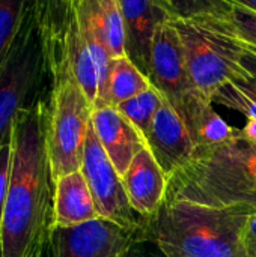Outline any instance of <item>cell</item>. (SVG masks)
I'll use <instances>...</instances> for the list:
<instances>
[{
    "instance_id": "obj_1",
    "label": "cell",
    "mask_w": 256,
    "mask_h": 257,
    "mask_svg": "<svg viewBox=\"0 0 256 257\" xmlns=\"http://www.w3.org/2000/svg\"><path fill=\"white\" fill-rule=\"evenodd\" d=\"M47 98L24 108L12 126V167L0 257H44L54 227V179L47 151Z\"/></svg>"
},
{
    "instance_id": "obj_2",
    "label": "cell",
    "mask_w": 256,
    "mask_h": 257,
    "mask_svg": "<svg viewBox=\"0 0 256 257\" xmlns=\"http://www.w3.org/2000/svg\"><path fill=\"white\" fill-rule=\"evenodd\" d=\"M166 199L256 214V143L235 130L226 142L196 148L169 176Z\"/></svg>"
},
{
    "instance_id": "obj_3",
    "label": "cell",
    "mask_w": 256,
    "mask_h": 257,
    "mask_svg": "<svg viewBox=\"0 0 256 257\" xmlns=\"http://www.w3.org/2000/svg\"><path fill=\"white\" fill-rule=\"evenodd\" d=\"M250 215L234 208L164 199L155 214L145 217L140 238L167 257H249L243 235Z\"/></svg>"
},
{
    "instance_id": "obj_4",
    "label": "cell",
    "mask_w": 256,
    "mask_h": 257,
    "mask_svg": "<svg viewBox=\"0 0 256 257\" xmlns=\"http://www.w3.org/2000/svg\"><path fill=\"white\" fill-rule=\"evenodd\" d=\"M170 21L180 33L192 84L201 95L213 101L225 84L252 77L243 65L238 42L217 17Z\"/></svg>"
},
{
    "instance_id": "obj_5",
    "label": "cell",
    "mask_w": 256,
    "mask_h": 257,
    "mask_svg": "<svg viewBox=\"0 0 256 257\" xmlns=\"http://www.w3.org/2000/svg\"><path fill=\"white\" fill-rule=\"evenodd\" d=\"M45 77L50 78L33 5L29 0L20 32L0 66V148L11 140L15 117L44 98Z\"/></svg>"
},
{
    "instance_id": "obj_6",
    "label": "cell",
    "mask_w": 256,
    "mask_h": 257,
    "mask_svg": "<svg viewBox=\"0 0 256 257\" xmlns=\"http://www.w3.org/2000/svg\"><path fill=\"white\" fill-rule=\"evenodd\" d=\"M92 110L94 105L80 87L71 68L53 75L45 130L53 179L81 169Z\"/></svg>"
},
{
    "instance_id": "obj_7",
    "label": "cell",
    "mask_w": 256,
    "mask_h": 257,
    "mask_svg": "<svg viewBox=\"0 0 256 257\" xmlns=\"http://www.w3.org/2000/svg\"><path fill=\"white\" fill-rule=\"evenodd\" d=\"M80 170L89 185L100 217L140 233L145 217L133 209L122 182V176L107 157L92 122L86 134Z\"/></svg>"
},
{
    "instance_id": "obj_8",
    "label": "cell",
    "mask_w": 256,
    "mask_h": 257,
    "mask_svg": "<svg viewBox=\"0 0 256 257\" xmlns=\"http://www.w3.org/2000/svg\"><path fill=\"white\" fill-rule=\"evenodd\" d=\"M139 238V232L98 217L78 226L53 227L48 257H125Z\"/></svg>"
},
{
    "instance_id": "obj_9",
    "label": "cell",
    "mask_w": 256,
    "mask_h": 257,
    "mask_svg": "<svg viewBox=\"0 0 256 257\" xmlns=\"http://www.w3.org/2000/svg\"><path fill=\"white\" fill-rule=\"evenodd\" d=\"M148 78L175 110L195 92L187 71L183 42L170 18L160 21L154 29L149 44Z\"/></svg>"
},
{
    "instance_id": "obj_10",
    "label": "cell",
    "mask_w": 256,
    "mask_h": 257,
    "mask_svg": "<svg viewBox=\"0 0 256 257\" xmlns=\"http://www.w3.org/2000/svg\"><path fill=\"white\" fill-rule=\"evenodd\" d=\"M146 146L167 176L186 166L195 154L196 146L183 117L166 98L146 134Z\"/></svg>"
},
{
    "instance_id": "obj_11",
    "label": "cell",
    "mask_w": 256,
    "mask_h": 257,
    "mask_svg": "<svg viewBox=\"0 0 256 257\" xmlns=\"http://www.w3.org/2000/svg\"><path fill=\"white\" fill-rule=\"evenodd\" d=\"M92 126L107 157L122 176L134 157L146 148L142 133L113 105H95Z\"/></svg>"
},
{
    "instance_id": "obj_12",
    "label": "cell",
    "mask_w": 256,
    "mask_h": 257,
    "mask_svg": "<svg viewBox=\"0 0 256 257\" xmlns=\"http://www.w3.org/2000/svg\"><path fill=\"white\" fill-rule=\"evenodd\" d=\"M122 182L133 209L142 217H149L166 199L169 176L146 146L122 175Z\"/></svg>"
},
{
    "instance_id": "obj_13",
    "label": "cell",
    "mask_w": 256,
    "mask_h": 257,
    "mask_svg": "<svg viewBox=\"0 0 256 257\" xmlns=\"http://www.w3.org/2000/svg\"><path fill=\"white\" fill-rule=\"evenodd\" d=\"M125 30L127 56L148 77L149 44L157 24L169 18L155 0H118Z\"/></svg>"
},
{
    "instance_id": "obj_14",
    "label": "cell",
    "mask_w": 256,
    "mask_h": 257,
    "mask_svg": "<svg viewBox=\"0 0 256 257\" xmlns=\"http://www.w3.org/2000/svg\"><path fill=\"white\" fill-rule=\"evenodd\" d=\"M98 209L81 170L54 179V227H71L98 218Z\"/></svg>"
},
{
    "instance_id": "obj_15",
    "label": "cell",
    "mask_w": 256,
    "mask_h": 257,
    "mask_svg": "<svg viewBox=\"0 0 256 257\" xmlns=\"http://www.w3.org/2000/svg\"><path fill=\"white\" fill-rule=\"evenodd\" d=\"M177 111L183 117L196 148L219 145L235 133V128L229 126L214 110L213 101L198 90L192 92Z\"/></svg>"
},
{
    "instance_id": "obj_16",
    "label": "cell",
    "mask_w": 256,
    "mask_h": 257,
    "mask_svg": "<svg viewBox=\"0 0 256 257\" xmlns=\"http://www.w3.org/2000/svg\"><path fill=\"white\" fill-rule=\"evenodd\" d=\"M65 54H66V62L75 80L78 81L80 87L83 89V92L86 93L92 105H95V102L98 101V93H100V75H98V69L92 57V53L89 50V45L80 29L74 5L71 6L68 21H66Z\"/></svg>"
},
{
    "instance_id": "obj_17",
    "label": "cell",
    "mask_w": 256,
    "mask_h": 257,
    "mask_svg": "<svg viewBox=\"0 0 256 257\" xmlns=\"http://www.w3.org/2000/svg\"><path fill=\"white\" fill-rule=\"evenodd\" d=\"M152 84L142 69L125 54L110 60L107 87H106V105H119L121 102L142 93Z\"/></svg>"
},
{
    "instance_id": "obj_18",
    "label": "cell",
    "mask_w": 256,
    "mask_h": 257,
    "mask_svg": "<svg viewBox=\"0 0 256 257\" xmlns=\"http://www.w3.org/2000/svg\"><path fill=\"white\" fill-rule=\"evenodd\" d=\"M81 3L98 24L110 56L127 54V30L118 0H74Z\"/></svg>"
},
{
    "instance_id": "obj_19",
    "label": "cell",
    "mask_w": 256,
    "mask_h": 257,
    "mask_svg": "<svg viewBox=\"0 0 256 257\" xmlns=\"http://www.w3.org/2000/svg\"><path fill=\"white\" fill-rule=\"evenodd\" d=\"M163 99L164 96L161 95V92L155 86H151L142 93L121 102L119 105H116V108L142 133L146 140V134L149 133L152 120L158 108L161 107Z\"/></svg>"
},
{
    "instance_id": "obj_20",
    "label": "cell",
    "mask_w": 256,
    "mask_h": 257,
    "mask_svg": "<svg viewBox=\"0 0 256 257\" xmlns=\"http://www.w3.org/2000/svg\"><path fill=\"white\" fill-rule=\"evenodd\" d=\"M213 102L256 120V80L250 77L225 84L214 95Z\"/></svg>"
},
{
    "instance_id": "obj_21",
    "label": "cell",
    "mask_w": 256,
    "mask_h": 257,
    "mask_svg": "<svg viewBox=\"0 0 256 257\" xmlns=\"http://www.w3.org/2000/svg\"><path fill=\"white\" fill-rule=\"evenodd\" d=\"M29 0H0V66L20 32Z\"/></svg>"
},
{
    "instance_id": "obj_22",
    "label": "cell",
    "mask_w": 256,
    "mask_h": 257,
    "mask_svg": "<svg viewBox=\"0 0 256 257\" xmlns=\"http://www.w3.org/2000/svg\"><path fill=\"white\" fill-rule=\"evenodd\" d=\"M226 2V0H225ZM229 33L241 44L256 48V12L228 2L226 11L217 17Z\"/></svg>"
},
{
    "instance_id": "obj_23",
    "label": "cell",
    "mask_w": 256,
    "mask_h": 257,
    "mask_svg": "<svg viewBox=\"0 0 256 257\" xmlns=\"http://www.w3.org/2000/svg\"><path fill=\"white\" fill-rule=\"evenodd\" d=\"M163 12L170 18H195L201 15H222L228 2L225 0H155Z\"/></svg>"
},
{
    "instance_id": "obj_24",
    "label": "cell",
    "mask_w": 256,
    "mask_h": 257,
    "mask_svg": "<svg viewBox=\"0 0 256 257\" xmlns=\"http://www.w3.org/2000/svg\"><path fill=\"white\" fill-rule=\"evenodd\" d=\"M11 167H12V143L11 140L0 148V238L3 227V215L9 190L11 179Z\"/></svg>"
},
{
    "instance_id": "obj_25",
    "label": "cell",
    "mask_w": 256,
    "mask_h": 257,
    "mask_svg": "<svg viewBox=\"0 0 256 257\" xmlns=\"http://www.w3.org/2000/svg\"><path fill=\"white\" fill-rule=\"evenodd\" d=\"M125 257H167L154 242L139 238L127 251Z\"/></svg>"
},
{
    "instance_id": "obj_26",
    "label": "cell",
    "mask_w": 256,
    "mask_h": 257,
    "mask_svg": "<svg viewBox=\"0 0 256 257\" xmlns=\"http://www.w3.org/2000/svg\"><path fill=\"white\" fill-rule=\"evenodd\" d=\"M244 247L249 257H256V214H252L247 220L244 235H243Z\"/></svg>"
},
{
    "instance_id": "obj_27",
    "label": "cell",
    "mask_w": 256,
    "mask_h": 257,
    "mask_svg": "<svg viewBox=\"0 0 256 257\" xmlns=\"http://www.w3.org/2000/svg\"><path fill=\"white\" fill-rule=\"evenodd\" d=\"M237 42H238V45L241 48V60H243V65L246 66V69L250 72V75L256 80V48L255 47H250V45H246V44H241L240 41H237Z\"/></svg>"
},
{
    "instance_id": "obj_28",
    "label": "cell",
    "mask_w": 256,
    "mask_h": 257,
    "mask_svg": "<svg viewBox=\"0 0 256 257\" xmlns=\"http://www.w3.org/2000/svg\"><path fill=\"white\" fill-rule=\"evenodd\" d=\"M240 133L250 142L256 143V120L255 119H247V123L244 125L243 130H240Z\"/></svg>"
},
{
    "instance_id": "obj_29",
    "label": "cell",
    "mask_w": 256,
    "mask_h": 257,
    "mask_svg": "<svg viewBox=\"0 0 256 257\" xmlns=\"http://www.w3.org/2000/svg\"><path fill=\"white\" fill-rule=\"evenodd\" d=\"M226 2L234 3V5H240L243 8H247V9L256 12V0H226Z\"/></svg>"
},
{
    "instance_id": "obj_30",
    "label": "cell",
    "mask_w": 256,
    "mask_h": 257,
    "mask_svg": "<svg viewBox=\"0 0 256 257\" xmlns=\"http://www.w3.org/2000/svg\"><path fill=\"white\" fill-rule=\"evenodd\" d=\"M44 257H48V247H47V251H45V254H44Z\"/></svg>"
},
{
    "instance_id": "obj_31",
    "label": "cell",
    "mask_w": 256,
    "mask_h": 257,
    "mask_svg": "<svg viewBox=\"0 0 256 257\" xmlns=\"http://www.w3.org/2000/svg\"><path fill=\"white\" fill-rule=\"evenodd\" d=\"M65 2H69V3H72V2H74V0H65Z\"/></svg>"
}]
</instances>
